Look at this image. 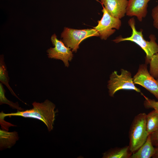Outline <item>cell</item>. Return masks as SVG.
<instances>
[{
    "mask_svg": "<svg viewBox=\"0 0 158 158\" xmlns=\"http://www.w3.org/2000/svg\"><path fill=\"white\" fill-rule=\"evenodd\" d=\"M32 105L33 108L29 110L18 111L16 113L8 114L1 112L0 120H4L6 116H13L36 118L43 122L46 126L48 131H50L53 129L55 120V105L48 99L41 103L34 102Z\"/></svg>",
    "mask_w": 158,
    "mask_h": 158,
    "instance_id": "6da1fadb",
    "label": "cell"
},
{
    "mask_svg": "<svg viewBox=\"0 0 158 158\" xmlns=\"http://www.w3.org/2000/svg\"><path fill=\"white\" fill-rule=\"evenodd\" d=\"M129 25L132 30L131 35L129 37L123 38L120 36L116 37L113 41L116 43L128 41L134 42L138 45L143 49L146 54L145 63L148 64L152 56L158 53V44L156 42V38L155 35L152 34L149 36L150 41L145 40L142 34V30H137L135 28V22L134 18H130L128 22Z\"/></svg>",
    "mask_w": 158,
    "mask_h": 158,
    "instance_id": "7a4b0ae2",
    "label": "cell"
},
{
    "mask_svg": "<svg viewBox=\"0 0 158 158\" xmlns=\"http://www.w3.org/2000/svg\"><path fill=\"white\" fill-rule=\"evenodd\" d=\"M146 116L145 113H140L134 117L131 123L129 131V146L132 153L145 142L149 135L146 130Z\"/></svg>",
    "mask_w": 158,
    "mask_h": 158,
    "instance_id": "3957f363",
    "label": "cell"
},
{
    "mask_svg": "<svg viewBox=\"0 0 158 158\" xmlns=\"http://www.w3.org/2000/svg\"><path fill=\"white\" fill-rule=\"evenodd\" d=\"M92 36H99L98 32L94 29L77 30L65 27L61 35V41L67 47L75 52L79 48L82 41Z\"/></svg>",
    "mask_w": 158,
    "mask_h": 158,
    "instance_id": "277c9868",
    "label": "cell"
},
{
    "mask_svg": "<svg viewBox=\"0 0 158 158\" xmlns=\"http://www.w3.org/2000/svg\"><path fill=\"white\" fill-rule=\"evenodd\" d=\"M121 71L120 75L114 71L110 75L108 85L109 95L113 97L116 92L121 90H134L141 92L140 90L135 85L131 73L123 69Z\"/></svg>",
    "mask_w": 158,
    "mask_h": 158,
    "instance_id": "5b68a950",
    "label": "cell"
},
{
    "mask_svg": "<svg viewBox=\"0 0 158 158\" xmlns=\"http://www.w3.org/2000/svg\"><path fill=\"white\" fill-rule=\"evenodd\" d=\"M102 11L103 15L101 19L93 28L98 32L101 39L106 40L115 32L116 30L113 29H119L121 22L120 19L110 15L103 6Z\"/></svg>",
    "mask_w": 158,
    "mask_h": 158,
    "instance_id": "8992f818",
    "label": "cell"
},
{
    "mask_svg": "<svg viewBox=\"0 0 158 158\" xmlns=\"http://www.w3.org/2000/svg\"><path fill=\"white\" fill-rule=\"evenodd\" d=\"M147 64L140 65L138 71L133 78L135 84L140 85L153 94L158 100V79L148 72Z\"/></svg>",
    "mask_w": 158,
    "mask_h": 158,
    "instance_id": "52a82bcc",
    "label": "cell"
},
{
    "mask_svg": "<svg viewBox=\"0 0 158 158\" xmlns=\"http://www.w3.org/2000/svg\"><path fill=\"white\" fill-rule=\"evenodd\" d=\"M51 40L54 47H51L47 51L48 58L61 60L65 66L68 67V61H71L73 56L72 51L61 41L59 40L55 34L52 35Z\"/></svg>",
    "mask_w": 158,
    "mask_h": 158,
    "instance_id": "ba28073f",
    "label": "cell"
},
{
    "mask_svg": "<svg viewBox=\"0 0 158 158\" xmlns=\"http://www.w3.org/2000/svg\"><path fill=\"white\" fill-rule=\"evenodd\" d=\"M150 0H128L126 15L128 16H136L142 21L147 13L148 2Z\"/></svg>",
    "mask_w": 158,
    "mask_h": 158,
    "instance_id": "9c48e42d",
    "label": "cell"
},
{
    "mask_svg": "<svg viewBox=\"0 0 158 158\" xmlns=\"http://www.w3.org/2000/svg\"><path fill=\"white\" fill-rule=\"evenodd\" d=\"M111 16L121 19L126 14L128 0H100Z\"/></svg>",
    "mask_w": 158,
    "mask_h": 158,
    "instance_id": "30bf717a",
    "label": "cell"
},
{
    "mask_svg": "<svg viewBox=\"0 0 158 158\" xmlns=\"http://www.w3.org/2000/svg\"><path fill=\"white\" fill-rule=\"evenodd\" d=\"M155 147L152 144L150 135H148L145 142L136 151L133 153L130 158H150L155 153Z\"/></svg>",
    "mask_w": 158,
    "mask_h": 158,
    "instance_id": "8fae6325",
    "label": "cell"
},
{
    "mask_svg": "<svg viewBox=\"0 0 158 158\" xmlns=\"http://www.w3.org/2000/svg\"><path fill=\"white\" fill-rule=\"evenodd\" d=\"M0 150L11 148L18 139L17 132H9L7 131L0 130Z\"/></svg>",
    "mask_w": 158,
    "mask_h": 158,
    "instance_id": "7c38bea8",
    "label": "cell"
},
{
    "mask_svg": "<svg viewBox=\"0 0 158 158\" xmlns=\"http://www.w3.org/2000/svg\"><path fill=\"white\" fill-rule=\"evenodd\" d=\"M133 153L128 145L111 148L103 153L104 158H130Z\"/></svg>",
    "mask_w": 158,
    "mask_h": 158,
    "instance_id": "4fadbf2b",
    "label": "cell"
},
{
    "mask_svg": "<svg viewBox=\"0 0 158 158\" xmlns=\"http://www.w3.org/2000/svg\"><path fill=\"white\" fill-rule=\"evenodd\" d=\"M146 130L149 135L158 130V112L154 109L147 114Z\"/></svg>",
    "mask_w": 158,
    "mask_h": 158,
    "instance_id": "5bb4252c",
    "label": "cell"
},
{
    "mask_svg": "<svg viewBox=\"0 0 158 158\" xmlns=\"http://www.w3.org/2000/svg\"><path fill=\"white\" fill-rule=\"evenodd\" d=\"M0 81L1 83L7 87L13 95L21 100L14 92L9 84V78L6 66L4 61V56L3 55H1L0 57Z\"/></svg>",
    "mask_w": 158,
    "mask_h": 158,
    "instance_id": "9a60e30c",
    "label": "cell"
},
{
    "mask_svg": "<svg viewBox=\"0 0 158 158\" xmlns=\"http://www.w3.org/2000/svg\"><path fill=\"white\" fill-rule=\"evenodd\" d=\"M3 84L0 83V104H8L10 107L13 109H16L18 111H22L23 109L19 107L18 102L13 103L8 100L5 95V91L3 85Z\"/></svg>",
    "mask_w": 158,
    "mask_h": 158,
    "instance_id": "2e32d148",
    "label": "cell"
},
{
    "mask_svg": "<svg viewBox=\"0 0 158 158\" xmlns=\"http://www.w3.org/2000/svg\"><path fill=\"white\" fill-rule=\"evenodd\" d=\"M149 63L150 73L155 78L158 79V53L152 56Z\"/></svg>",
    "mask_w": 158,
    "mask_h": 158,
    "instance_id": "e0dca14e",
    "label": "cell"
},
{
    "mask_svg": "<svg viewBox=\"0 0 158 158\" xmlns=\"http://www.w3.org/2000/svg\"><path fill=\"white\" fill-rule=\"evenodd\" d=\"M141 95L145 98L144 105L146 109H153L158 112V100L156 101L155 100L150 99L145 96L142 93Z\"/></svg>",
    "mask_w": 158,
    "mask_h": 158,
    "instance_id": "ac0fdd59",
    "label": "cell"
},
{
    "mask_svg": "<svg viewBox=\"0 0 158 158\" xmlns=\"http://www.w3.org/2000/svg\"><path fill=\"white\" fill-rule=\"evenodd\" d=\"M151 16L153 19V25L158 30V5L152 9Z\"/></svg>",
    "mask_w": 158,
    "mask_h": 158,
    "instance_id": "d6986e66",
    "label": "cell"
},
{
    "mask_svg": "<svg viewBox=\"0 0 158 158\" xmlns=\"http://www.w3.org/2000/svg\"><path fill=\"white\" fill-rule=\"evenodd\" d=\"M150 135L152 145L154 146L158 145V130Z\"/></svg>",
    "mask_w": 158,
    "mask_h": 158,
    "instance_id": "ffe728a7",
    "label": "cell"
},
{
    "mask_svg": "<svg viewBox=\"0 0 158 158\" xmlns=\"http://www.w3.org/2000/svg\"><path fill=\"white\" fill-rule=\"evenodd\" d=\"M155 153L152 157L153 158H158V145L154 146Z\"/></svg>",
    "mask_w": 158,
    "mask_h": 158,
    "instance_id": "44dd1931",
    "label": "cell"
}]
</instances>
